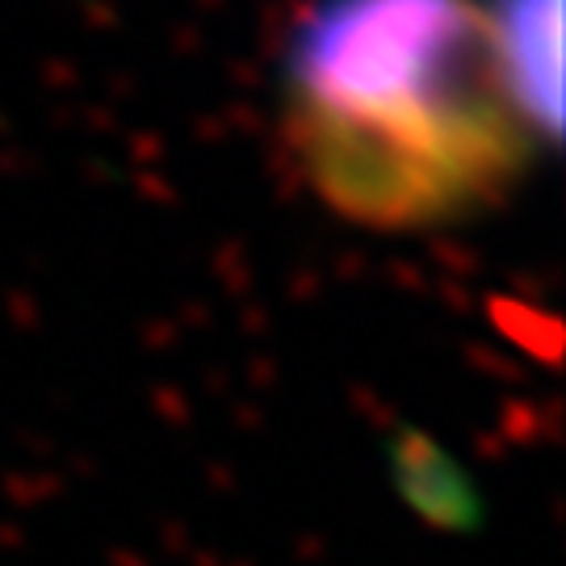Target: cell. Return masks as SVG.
<instances>
[{
	"mask_svg": "<svg viewBox=\"0 0 566 566\" xmlns=\"http://www.w3.org/2000/svg\"><path fill=\"white\" fill-rule=\"evenodd\" d=\"M285 147L340 219L437 231L533 164L479 0H319L282 67Z\"/></svg>",
	"mask_w": 566,
	"mask_h": 566,
	"instance_id": "6da1fadb",
	"label": "cell"
},
{
	"mask_svg": "<svg viewBox=\"0 0 566 566\" xmlns=\"http://www.w3.org/2000/svg\"><path fill=\"white\" fill-rule=\"evenodd\" d=\"M512 102L542 143L563 135V0H479Z\"/></svg>",
	"mask_w": 566,
	"mask_h": 566,
	"instance_id": "7a4b0ae2",
	"label": "cell"
}]
</instances>
